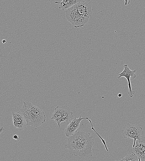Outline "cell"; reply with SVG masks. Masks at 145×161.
<instances>
[{"label":"cell","instance_id":"1","mask_svg":"<svg viewBox=\"0 0 145 161\" xmlns=\"http://www.w3.org/2000/svg\"><path fill=\"white\" fill-rule=\"evenodd\" d=\"M94 144L90 133L79 130L68 137L65 147L72 155L88 158L92 156V149Z\"/></svg>","mask_w":145,"mask_h":161},{"label":"cell","instance_id":"2","mask_svg":"<svg viewBox=\"0 0 145 161\" xmlns=\"http://www.w3.org/2000/svg\"><path fill=\"white\" fill-rule=\"evenodd\" d=\"M67 20L75 28L83 26L93 16L90 2H80L76 3L65 11Z\"/></svg>","mask_w":145,"mask_h":161},{"label":"cell","instance_id":"3","mask_svg":"<svg viewBox=\"0 0 145 161\" xmlns=\"http://www.w3.org/2000/svg\"><path fill=\"white\" fill-rule=\"evenodd\" d=\"M23 103L20 110L26 121L27 126L37 127L45 122V115L42 110L30 102H23Z\"/></svg>","mask_w":145,"mask_h":161},{"label":"cell","instance_id":"4","mask_svg":"<svg viewBox=\"0 0 145 161\" xmlns=\"http://www.w3.org/2000/svg\"><path fill=\"white\" fill-rule=\"evenodd\" d=\"M121 132L124 138L134 139L133 147L135 146L137 140L141 141L143 129L140 126L127 123L123 127Z\"/></svg>","mask_w":145,"mask_h":161},{"label":"cell","instance_id":"5","mask_svg":"<svg viewBox=\"0 0 145 161\" xmlns=\"http://www.w3.org/2000/svg\"><path fill=\"white\" fill-rule=\"evenodd\" d=\"M73 114L69 107L66 105L56 106L52 113L51 119L54 120L60 127L61 123L64 122L68 123Z\"/></svg>","mask_w":145,"mask_h":161},{"label":"cell","instance_id":"6","mask_svg":"<svg viewBox=\"0 0 145 161\" xmlns=\"http://www.w3.org/2000/svg\"><path fill=\"white\" fill-rule=\"evenodd\" d=\"M123 67L124 70L121 73L118 74V78L119 79L122 77L126 78L128 81L129 89L127 93L130 98H132L135 94V92L132 89L130 78L134 79L136 78L137 75L135 74V72L136 70H131L126 64H124Z\"/></svg>","mask_w":145,"mask_h":161},{"label":"cell","instance_id":"7","mask_svg":"<svg viewBox=\"0 0 145 161\" xmlns=\"http://www.w3.org/2000/svg\"><path fill=\"white\" fill-rule=\"evenodd\" d=\"M88 118L87 117H81V115L78 118H73L69 124L66 126L64 129L65 135L68 137L73 135L79 128L81 121L84 119L88 120Z\"/></svg>","mask_w":145,"mask_h":161},{"label":"cell","instance_id":"8","mask_svg":"<svg viewBox=\"0 0 145 161\" xmlns=\"http://www.w3.org/2000/svg\"><path fill=\"white\" fill-rule=\"evenodd\" d=\"M13 124L17 129L21 131L27 127L26 121L21 112L12 111Z\"/></svg>","mask_w":145,"mask_h":161},{"label":"cell","instance_id":"9","mask_svg":"<svg viewBox=\"0 0 145 161\" xmlns=\"http://www.w3.org/2000/svg\"><path fill=\"white\" fill-rule=\"evenodd\" d=\"M131 151L140 158L141 161H145V144L143 141L136 140L135 146L131 149Z\"/></svg>","mask_w":145,"mask_h":161},{"label":"cell","instance_id":"10","mask_svg":"<svg viewBox=\"0 0 145 161\" xmlns=\"http://www.w3.org/2000/svg\"><path fill=\"white\" fill-rule=\"evenodd\" d=\"M80 2H81L80 0H63L61 2H55V3L59 4V8L64 11Z\"/></svg>","mask_w":145,"mask_h":161},{"label":"cell","instance_id":"11","mask_svg":"<svg viewBox=\"0 0 145 161\" xmlns=\"http://www.w3.org/2000/svg\"><path fill=\"white\" fill-rule=\"evenodd\" d=\"M120 161H141V160L134 153L128 154L119 160Z\"/></svg>","mask_w":145,"mask_h":161},{"label":"cell","instance_id":"12","mask_svg":"<svg viewBox=\"0 0 145 161\" xmlns=\"http://www.w3.org/2000/svg\"><path fill=\"white\" fill-rule=\"evenodd\" d=\"M13 138L14 139L17 140L18 141L20 140V137L16 134L14 135L13 137Z\"/></svg>","mask_w":145,"mask_h":161},{"label":"cell","instance_id":"13","mask_svg":"<svg viewBox=\"0 0 145 161\" xmlns=\"http://www.w3.org/2000/svg\"><path fill=\"white\" fill-rule=\"evenodd\" d=\"M125 1V5H127L129 4L130 2V0H124Z\"/></svg>","mask_w":145,"mask_h":161},{"label":"cell","instance_id":"14","mask_svg":"<svg viewBox=\"0 0 145 161\" xmlns=\"http://www.w3.org/2000/svg\"><path fill=\"white\" fill-rule=\"evenodd\" d=\"M4 130V128L2 126L0 128V134Z\"/></svg>","mask_w":145,"mask_h":161},{"label":"cell","instance_id":"15","mask_svg":"<svg viewBox=\"0 0 145 161\" xmlns=\"http://www.w3.org/2000/svg\"><path fill=\"white\" fill-rule=\"evenodd\" d=\"M91 0H80L81 2H90Z\"/></svg>","mask_w":145,"mask_h":161},{"label":"cell","instance_id":"16","mask_svg":"<svg viewBox=\"0 0 145 161\" xmlns=\"http://www.w3.org/2000/svg\"><path fill=\"white\" fill-rule=\"evenodd\" d=\"M2 42L4 44H6L7 43L5 39H3L2 41Z\"/></svg>","mask_w":145,"mask_h":161},{"label":"cell","instance_id":"17","mask_svg":"<svg viewBox=\"0 0 145 161\" xmlns=\"http://www.w3.org/2000/svg\"><path fill=\"white\" fill-rule=\"evenodd\" d=\"M122 95V94L121 93H120L118 94V96L119 98L121 97Z\"/></svg>","mask_w":145,"mask_h":161}]
</instances>
